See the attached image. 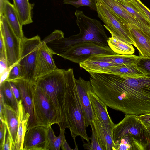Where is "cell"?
Returning a JSON list of instances; mask_svg holds the SVG:
<instances>
[{"instance_id":"obj_1","label":"cell","mask_w":150,"mask_h":150,"mask_svg":"<svg viewBox=\"0 0 150 150\" xmlns=\"http://www.w3.org/2000/svg\"><path fill=\"white\" fill-rule=\"evenodd\" d=\"M96 95L111 108L126 114L150 112V75L128 76L98 73Z\"/></svg>"},{"instance_id":"obj_2","label":"cell","mask_w":150,"mask_h":150,"mask_svg":"<svg viewBox=\"0 0 150 150\" xmlns=\"http://www.w3.org/2000/svg\"><path fill=\"white\" fill-rule=\"evenodd\" d=\"M75 15L79 33L47 43L54 54L59 56L73 45L83 42H91L103 46H108V38L100 21L87 16L82 11L77 10Z\"/></svg>"},{"instance_id":"obj_3","label":"cell","mask_w":150,"mask_h":150,"mask_svg":"<svg viewBox=\"0 0 150 150\" xmlns=\"http://www.w3.org/2000/svg\"><path fill=\"white\" fill-rule=\"evenodd\" d=\"M115 150H148V129L134 115L126 114L113 130Z\"/></svg>"},{"instance_id":"obj_4","label":"cell","mask_w":150,"mask_h":150,"mask_svg":"<svg viewBox=\"0 0 150 150\" xmlns=\"http://www.w3.org/2000/svg\"><path fill=\"white\" fill-rule=\"evenodd\" d=\"M65 70L57 67L52 72L38 79L36 82V84L51 99L56 111L57 124L60 129H65L69 128L66 108Z\"/></svg>"},{"instance_id":"obj_5","label":"cell","mask_w":150,"mask_h":150,"mask_svg":"<svg viewBox=\"0 0 150 150\" xmlns=\"http://www.w3.org/2000/svg\"><path fill=\"white\" fill-rule=\"evenodd\" d=\"M67 82L66 108L69 128L74 140L75 148L78 150L76 137L80 136L81 138L90 143L86 132L85 122L77 91L73 69L65 70Z\"/></svg>"},{"instance_id":"obj_6","label":"cell","mask_w":150,"mask_h":150,"mask_svg":"<svg viewBox=\"0 0 150 150\" xmlns=\"http://www.w3.org/2000/svg\"><path fill=\"white\" fill-rule=\"evenodd\" d=\"M32 92L34 121L32 127H47L57 124L55 109L49 97L35 83L33 85Z\"/></svg>"},{"instance_id":"obj_7","label":"cell","mask_w":150,"mask_h":150,"mask_svg":"<svg viewBox=\"0 0 150 150\" xmlns=\"http://www.w3.org/2000/svg\"><path fill=\"white\" fill-rule=\"evenodd\" d=\"M42 42L38 35L30 38L25 37L21 41L20 57L18 62L21 71L20 79L36 83V64Z\"/></svg>"},{"instance_id":"obj_8","label":"cell","mask_w":150,"mask_h":150,"mask_svg":"<svg viewBox=\"0 0 150 150\" xmlns=\"http://www.w3.org/2000/svg\"><path fill=\"white\" fill-rule=\"evenodd\" d=\"M98 17L103 21V25L111 33L129 44L135 46L130 35L127 23L109 8L97 0Z\"/></svg>"},{"instance_id":"obj_9","label":"cell","mask_w":150,"mask_h":150,"mask_svg":"<svg viewBox=\"0 0 150 150\" xmlns=\"http://www.w3.org/2000/svg\"><path fill=\"white\" fill-rule=\"evenodd\" d=\"M117 54L108 46H103L94 42H87L73 45L59 56L65 59L79 64L92 56Z\"/></svg>"},{"instance_id":"obj_10","label":"cell","mask_w":150,"mask_h":150,"mask_svg":"<svg viewBox=\"0 0 150 150\" xmlns=\"http://www.w3.org/2000/svg\"><path fill=\"white\" fill-rule=\"evenodd\" d=\"M0 30L4 40L9 68L19 59L21 40L15 33L4 15H0Z\"/></svg>"},{"instance_id":"obj_11","label":"cell","mask_w":150,"mask_h":150,"mask_svg":"<svg viewBox=\"0 0 150 150\" xmlns=\"http://www.w3.org/2000/svg\"><path fill=\"white\" fill-rule=\"evenodd\" d=\"M47 150V127L37 126L28 129L24 138L23 150Z\"/></svg>"},{"instance_id":"obj_12","label":"cell","mask_w":150,"mask_h":150,"mask_svg":"<svg viewBox=\"0 0 150 150\" xmlns=\"http://www.w3.org/2000/svg\"><path fill=\"white\" fill-rule=\"evenodd\" d=\"M76 83L87 127L90 125L95 116L88 94L89 91L92 89V86L90 81H86L81 77L76 79Z\"/></svg>"},{"instance_id":"obj_13","label":"cell","mask_w":150,"mask_h":150,"mask_svg":"<svg viewBox=\"0 0 150 150\" xmlns=\"http://www.w3.org/2000/svg\"><path fill=\"white\" fill-rule=\"evenodd\" d=\"M54 53L43 42L40 47L36 64L35 78H38L54 71L57 67L52 56Z\"/></svg>"},{"instance_id":"obj_14","label":"cell","mask_w":150,"mask_h":150,"mask_svg":"<svg viewBox=\"0 0 150 150\" xmlns=\"http://www.w3.org/2000/svg\"><path fill=\"white\" fill-rule=\"evenodd\" d=\"M8 81L13 82L18 88L22 105L26 112L30 115L28 129L32 127L34 121L32 88L34 83L20 79Z\"/></svg>"},{"instance_id":"obj_15","label":"cell","mask_w":150,"mask_h":150,"mask_svg":"<svg viewBox=\"0 0 150 150\" xmlns=\"http://www.w3.org/2000/svg\"><path fill=\"white\" fill-rule=\"evenodd\" d=\"M95 115L103 123L108 130L113 133L115 124L112 121L107 110V105L93 91L88 93Z\"/></svg>"},{"instance_id":"obj_16","label":"cell","mask_w":150,"mask_h":150,"mask_svg":"<svg viewBox=\"0 0 150 150\" xmlns=\"http://www.w3.org/2000/svg\"><path fill=\"white\" fill-rule=\"evenodd\" d=\"M130 35L141 57H150V37L134 26L127 23Z\"/></svg>"},{"instance_id":"obj_17","label":"cell","mask_w":150,"mask_h":150,"mask_svg":"<svg viewBox=\"0 0 150 150\" xmlns=\"http://www.w3.org/2000/svg\"><path fill=\"white\" fill-rule=\"evenodd\" d=\"M3 15L6 18L11 27L21 41L24 37L21 24L13 4L8 0H4Z\"/></svg>"},{"instance_id":"obj_18","label":"cell","mask_w":150,"mask_h":150,"mask_svg":"<svg viewBox=\"0 0 150 150\" xmlns=\"http://www.w3.org/2000/svg\"><path fill=\"white\" fill-rule=\"evenodd\" d=\"M17 114L18 125L17 137L13 150H23L24 139L27 130L30 115L26 112L22 105L21 100L18 103Z\"/></svg>"},{"instance_id":"obj_19","label":"cell","mask_w":150,"mask_h":150,"mask_svg":"<svg viewBox=\"0 0 150 150\" xmlns=\"http://www.w3.org/2000/svg\"><path fill=\"white\" fill-rule=\"evenodd\" d=\"M3 112L4 122L7 126L8 132L12 140L14 146L17 137L18 125L17 112L11 106L5 103Z\"/></svg>"},{"instance_id":"obj_20","label":"cell","mask_w":150,"mask_h":150,"mask_svg":"<svg viewBox=\"0 0 150 150\" xmlns=\"http://www.w3.org/2000/svg\"><path fill=\"white\" fill-rule=\"evenodd\" d=\"M140 56L133 54L96 55L91 56L89 59L115 64L118 66L124 64H136Z\"/></svg>"},{"instance_id":"obj_21","label":"cell","mask_w":150,"mask_h":150,"mask_svg":"<svg viewBox=\"0 0 150 150\" xmlns=\"http://www.w3.org/2000/svg\"><path fill=\"white\" fill-rule=\"evenodd\" d=\"M92 123L100 140L104 150H115L113 134L108 130L96 115Z\"/></svg>"},{"instance_id":"obj_22","label":"cell","mask_w":150,"mask_h":150,"mask_svg":"<svg viewBox=\"0 0 150 150\" xmlns=\"http://www.w3.org/2000/svg\"><path fill=\"white\" fill-rule=\"evenodd\" d=\"M79 64L81 68L89 73H109L112 67L118 66L114 63L90 59L80 63Z\"/></svg>"},{"instance_id":"obj_23","label":"cell","mask_w":150,"mask_h":150,"mask_svg":"<svg viewBox=\"0 0 150 150\" xmlns=\"http://www.w3.org/2000/svg\"><path fill=\"white\" fill-rule=\"evenodd\" d=\"M13 5L23 25L32 23L31 11L33 5L29 0H13Z\"/></svg>"},{"instance_id":"obj_24","label":"cell","mask_w":150,"mask_h":150,"mask_svg":"<svg viewBox=\"0 0 150 150\" xmlns=\"http://www.w3.org/2000/svg\"><path fill=\"white\" fill-rule=\"evenodd\" d=\"M108 38L107 42L109 47L115 53L120 54H133L135 49L132 45L112 35Z\"/></svg>"},{"instance_id":"obj_25","label":"cell","mask_w":150,"mask_h":150,"mask_svg":"<svg viewBox=\"0 0 150 150\" xmlns=\"http://www.w3.org/2000/svg\"><path fill=\"white\" fill-rule=\"evenodd\" d=\"M120 4L137 19L150 28V21L144 12L131 0L125 2L116 0Z\"/></svg>"},{"instance_id":"obj_26","label":"cell","mask_w":150,"mask_h":150,"mask_svg":"<svg viewBox=\"0 0 150 150\" xmlns=\"http://www.w3.org/2000/svg\"><path fill=\"white\" fill-rule=\"evenodd\" d=\"M109 73L128 76H142L145 75L136 64H124L112 67Z\"/></svg>"},{"instance_id":"obj_27","label":"cell","mask_w":150,"mask_h":150,"mask_svg":"<svg viewBox=\"0 0 150 150\" xmlns=\"http://www.w3.org/2000/svg\"><path fill=\"white\" fill-rule=\"evenodd\" d=\"M65 129H60V134L57 137L54 134L51 126L47 127L48 149L59 150L63 141L65 139Z\"/></svg>"},{"instance_id":"obj_28","label":"cell","mask_w":150,"mask_h":150,"mask_svg":"<svg viewBox=\"0 0 150 150\" xmlns=\"http://www.w3.org/2000/svg\"><path fill=\"white\" fill-rule=\"evenodd\" d=\"M0 90L4 95L5 103L11 106L17 112L18 103L11 89L9 81L4 80L0 84Z\"/></svg>"},{"instance_id":"obj_29","label":"cell","mask_w":150,"mask_h":150,"mask_svg":"<svg viewBox=\"0 0 150 150\" xmlns=\"http://www.w3.org/2000/svg\"><path fill=\"white\" fill-rule=\"evenodd\" d=\"M90 126L92 132L91 136L90 137L91 142H84V139L82 138L83 142V146L84 148L85 149L90 150H104L100 140L95 129L92 122Z\"/></svg>"},{"instance_id":"obj_30","label":"cell","mask_w":150,"mask_h":150,"mask_svg":"<svg viewBox=\"0 0 150 150\" xmlns=\"http://www.w3.org/2000/svg\"><path fill=\"white\" fill-rule=\"evenodd\" d=\"M64 4L72 5L76 8L86 6L97 11V0H63Z\"/></svg>"},{"instance_id":"obj_31","label":"cell","mask_w":150,"mask_h":150,"mask_svg":"<svg viewBox=\"0 0 150 150\" xmlns=\"http://www.w3.org/2000/svg\"><path fill=\"white\" fill-rule=\"evenodd\" d=\"M136 64L137 67L145 75H150V57H141Z\"/></svg>"},{"instance_id":"obj_32","label":"cell","mask_w":150,"mask_h":150,"mask_svg":"<svg viewBox=\"0 0 150 150\" xmlns=\"http://www.w3.org/2000/svg\"><path fill=\"white\" fill-rule=\"evenodd\" d=\"M64 38V33L61 30L56 29L45 37L42 41L47 44L49 42Z\"/></svg>"},{"instance_id":"obj_33","label":"cell","mask_w":150,"mask_h":150,"mask_svg":"<svg viewBox=\"0 0 150 150\" xmlns=\"http://www.w3.org/2000/svg\"><path fill=\"white\" fill-rule=\"evenodd\" d=\"M20 69L17 62L11 67L6 80H11L17 79H20Z\"/></svg>"},{"instance_id":"obj_34","label":"cell","mask_w":150,"mask_h":150,"mask_svg":"<svg viewBox=\"0 0 150 150\" xmlns=\"http://www.w3.org/2000/svg\"><path fill=\"white\" fill-rule=\"evenodd\" d=\"M7 132L8 129L5 123L1 121L0 128V150H2L4 147Z\"/></svg>"},{"instance_id":"obj_35","label":"cell","mask_w":150,"mask_h":150,"mask_svg":"<svg viewBox=\"0 0 150 150\" xmlns=\"http://www.w3.org/2000/svg\"><path fill=\"white\" fill-rule=\"evenodd\" d=\"M136 116L147 129H150V112L136 115Z\"/></svg>"},{"instance_id":"obj_36","label":"cell","mask_w":150,"mask_h":150,"mask_svg":"<svg viewBox=\"0 0 150 150\" xmlns=\"http://www.w3.org/2000/svg\"><path fill=\"white\" fill-rule=\"evenodd\" d=\"M135 4L143 11L150 21V10L140 0H131Z\"/></svg>"},{"instance_id":"obj_37","label":"cell","mask_w":150,"mask_h":150,"mask_svg":"<svg viewBox=\"0 0 150 150\" xmlns=\"http://www.w3.org/2000/svg\"><path fill=\"white\" fill-rule=\"evenodd\" d=\"M9 81L11 91L18 103L20 100H21V94L19 90L16 85L13 82L10 81Z\"/></svg>"},{"instance_id":"obj_38","label":"cell","mask_w":150,"mask_h":150,"mask_svg":"<svg viewBox=\"0 0 150 150\" xmlns=\"http://www.w3.org/2000/svg\"><path fill=\"white\" fill-rule=\"evenodd\" d=\"M13 144L11 138L7 132L5 143L2 150H13Z\"/></svg>"},{"instance_id":"obj_39","label":"cell","mask_w":150,"mask_h":150,"mask_svg":"<svg viewBox=\"0 0 150 150\" xmlns=\"http://www.w3.org/2000/svg\"><path fill=\"white\" fill-rule=\"evenodd\" d=\"M0 59H6L4 40L1 33H0Z\"/></svg>"},{"instance_id":"obj_40","label":"cell","mask_w":150,"mask_h":150,"mask_svg":"<svg viewBox=\"0 0 150 150\" xmlns=\"http://www.w3.org/2000/svg\"><path fill=\"white\" fill-rule=\"evenodd\" d=\"M0 76L8 68L7 60L4 59H0Z\"/></svg>"},{"instance_id":"obj_41","label":"cell","mask_w":150,"mask_h":150,"mask_svg":"<svg viewBox=\"0 0 150 150\" xmlns=\"http://www.w3.org/2000/svg\"><path fill=\"white\" fill-rule=\"evenodd\" d=\"M61 148L63 150H73L71 148L69 145L67 143L66 139H65L62 142Z\"/></svg>"},{"instance_id":"obj_42","label":"cell","mask_w":150,"mask_h":150,"mask_svg":"<svg viewBox=\"0 0 150 150\" xmlns=\"http://www.w3.org/2000/svg\"><path fill=\"white\" fill-rule=\"evenodd\" d=\"M4 0H0V15H3V9Z\"/></svg>"},{"instance_id":"obj_43","label":"cell","mask_w":150,"mask_h":150,"mask_svg":"<svg viewBox=\"0 0 150 150\" xmlns=\"http://www.w3.org/2000/svg\"><path fill=\"white\" fill-rule=\"evenodd\" d=\"M148 132L149 133V144L148 148V150H150V129H148Z\"/></svg>"},{"instance_id":"obj_44","label":"cell","mask_w":150,"mask_h":150,"mask_svg":"<svg viewBox=\"0 0 150 150\" xmlns=\"http://www.w3.org/2000/svg\"><path fill=\"white\" fill-rule=\"evenodd\" d=\"M125 2H128L130 1V0H118Z\"/></svg>"}]
</instances>
